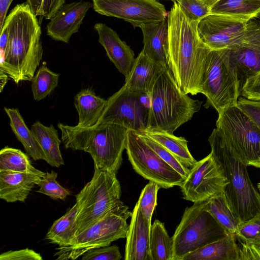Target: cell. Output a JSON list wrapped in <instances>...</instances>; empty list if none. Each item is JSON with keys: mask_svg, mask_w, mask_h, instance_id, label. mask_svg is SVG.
<instances>
[{"mask_svg": "<svg viewBox=\"0 0 260 260\" xmlns=\"http://www.w3.org/2000/svg\"><path fill=\"white\" fill-rule=\"evenodd\" d=\"M140 28L143 37L142 50L155 61L167 67L165 49L168 35L167 21L144 24Z\"/></svg>", "mask_w": 260, "mask_h": 260, "instance_id": "cb8c5ba5", "label": "cell"}, {"mask_svg": "<svg viewBox=\"0 0 260 260\" xmlns=\"http://www.w3.org/2000/svg\"><path fill=\"white\" fill-rule=\"evenodd\" d=\"M216 129L244 164L260 169V129L237 106L218 113Z\"/></svg>", "mask_w": 260, "mask_h": 260, "instance_id": "9c48e42d", "label": "cell"}, {"mask_svg": "<svg viewBox=\"0 0 260 260\" xmlns=\"http://www.w3.org/2000/svg\"><path fill=\"white\" fill-rule=\"evenodd\" d=\"M65 148L89 153L94 167L116 174L122 162L128 129L112 122H101L87 127L58 123Z\"/></svg>", "mask_w": 260, "mask_h": 260, "instance_id": "3957f363", "label": "cell"}, {"mask_svg": "<svg viewBox=\"0 0 260 260\" xmlns=\"http://www.w3.org/2000/svg\"><path fill=\"white\" fill-rule=\"evenodd\" d=\"M45 173L37 169L27 172L0 171V198L8 203L24 202Z\"/></svg>", "mask_w": 260, "mask_h": 260, "instance_id": "ffe728a7", "label": "cell"}, {"mask_svg": "<svg viewBox=\"0 0 260 260\" xmlns=\"http://www.w3.org/2000/svg\"><path fill=\"white\" fill-rule=\"evenodd\" d=\"M10 119L11 128L17 139L22 144L26 152L34 159H45L42 150L33 133L26 126L17 108H4Z\"/></svg>", "mask_w": 260, "mask_h": 260, "instance_id": "4316f807", "label": "cell"}, {"mask_svg": "<svg viewBox=\"0 0 260 260\" xmlns=\"http://www.w3.org/2000/svg\"><path fill=\"white\" fill-rule=\"evenodd\" d=\"M139 94L124 85L107 100L97 122H112L139 132L147 128L149 110L141 103Z\"/></svg>", "mask_w": 260, "mask_h": 260, "instance_id": "5bb4252c", "label": "cell"}, {"mask_svg": "<svg viewBox=\"0 0 260 260\" xmlns=\"http://www.w3.org/2000/svg\"><path fill=\"white\" fill-rule=\"evenodd\" d=\"M94 29L98 34L99 42L104 48L107 56L126 78L135 59L133 50L107 25L97 23L94 25Z\"/></svg>", "mask_w": 260, "mask_h": 260, "instance_id": "d6986e66", "label": "cell"}, {"mask_svg": "<svg viewBox=\"0 0 260 260\" xmlns=\"http://www.w3.org/2000/svg\"><path fill=\"white\" fill-rule=\"evenodd\" d=\"M236 237L239 241L245 244L260 246V215L238 224Z\"/></svg>", "mask_w": 260, "mask_h": 260, "instance_id": "d590c367", "label": "cell"}, {"mask_svg": "<svg viewBox=\"0 0 260 260\" xmlns=\"http://www.w3.org/2000/svg\"><path fill=\"white\" fill-rule=\"evenodd\" d=\"M206 208L227 233L236 235L238 223L229 207L224 193L210 199L206 204Z\"/></svg>", "mask_w": 260, "mask_h": 260, "instance_id": "4dcf8cb0", "label": "cell"}, {"mask_svg": "<svg viewBox=\"0 0 260 260\" xmlns=\"http://www.w3.org/2000/svg\"><path fill=\"white\" fill-rule=\"evenodd\" d=\"M249 21L210 14L198 23L203 42L211 49L229 48L242 37Z\"/></svg>", "mask_w": 260, "mask_h": 260, "instance_id": "9a60e30c", "label": "cell"}, {"mask_svg": "<svg viewBox=\"0 0 260 260\" xmlns=\"http://www.w3.org/2000/svg\"><path fill=\"white\" fill-rule=\"evenodd\" d=\"M208 201L193 203L185 208L172 237V260H181L187 254L228 233L207 210Z\"/></svg>", "mask_w": 260, "mask_h": 260, "instance_id": "ba28073f", "label": "cell"}, {"mask_svg": "<svg viewBox=\"0 0 260 260\" xmlns=\"http://www.w3.org/2000/svg\"><path fill=\"white\" fill-rule=\"evenodd\" d=\"M150 94L147 128L171 134L190 120L203 103L183 93L167 67L159 73Z\"/></svg>", "mask_w": 260, "mask_h": 260, "instance_id": "5b68a950", "label": "cell"}, {"mask_svg": "<svg viewBox=\"0 0 260 260\" xmlns=\"http://www.w3.org/2000/svg\"><path fill=\"white\" fill-rule=\"evenodd\" d=\"M36 168L28 156L21 150L6 146L0 151V171L27 172Z\"/></svg>", "mask_w": 260, "mask_h": 260, "instance_id": "d6a6232c", "label": "cell"}, {"mask_svg": "<svg viewBox=\"0 0 260 260\" xmlns=\"http://www.w3.org/2000/svg\"><path fill=\"white\" fill-rule=\"evenodd\" d=\"M136 133L147 137L162 146L189 171L197 161L190 153L188 141L184 137H177L166 131L149 128Z\"/></svg>", "mask_w": 260, "mask_h": 260, "instance_id": "d4e9b609", "label": "cell"}, {"mask_svg": "<svg viewBox=\"0 0 260 260\" xmlns=\"http://www.w3.org/2000/svg\"><path fill=\"white\" fill-rule=\"evenodd\" d=\"M211 13L250 21L260 14V0H219Z\"/></svg>", "mask_w": 260, "mask_h": 260, "instance_id": "f1b7e54d", "label": "cell"}, {"mask_svg": "<svg viewBox=\"0 0 260 260\" xmlns=\"http://www.w3.org/2000/svg\"><path fill=\"white\" fill-rule=\"evenodd\" d=\"M210 8L219 0H203Z\"/></svg>", "mask_w": 260, "mask_h": 260, "instance_id": "c3c4849f", "label": "cell"}, {"mask_svg": "<svg viewBox=\"0 0 260 260\" xmlns=\"http://www.w3.org/2000/svg\"><path fill=\"white\" fill-rule=\"evenodd\" d=\"M191 19L199 22L211 14V8L202 0H174Z\"/></svg>", "mask_w": 260, "mask_h": 260, "instance_id": "74e56055", "label": "cell"}, {"mask_svg": "<svg viewBox=\"0 0 260 260\" xmlns=\"http://www.w3.org/2000/svg\"><path fill=\"white\" fill-rule=\"evenodd\" d=\"M42 256L27 248L18 250H10L0 255V260H42Z\"/></svg>", "mask_w": 260, "mask_h": 260, "instance_id": "7bdbcfd3", "label": "cell"}, {"mask_svg": "<svg viewBox=\"0 0 260 260\" xmlns=\"http://www.w3.org/2000/svg\"><path fill=\"white\" fill-rule=\"evenodd\" d=\"M31 131L37 139L44 153L45 159L53 167H59L64 164L59 146L61 140L57 131L51 124L47 126L37 121L31 126Z\"/></svg>", "mask_w": 260, "mask_h": 260, "instance_id": "484cf974", "label": "cell"}, {"mask_svg": "<svg viewBox=\"0 0 260 260\" xmlns=\"http://www.w3.org/2000/svg\"><path fill=\"white\" fill-rule=\"evenodd\" d=\"M82 256V260H120L122 258L117 245L91 249Z\"/></svg>", "mask_w": 260, "mask_h": 260, "instance_id": "ab89813d", "label": "cell"}, {"mask_svg": "<svg viewBox=\"0 0 260 260\" xmlns=\"http://www.w3.org/2000/svg\"><path fill=\"white\" fill-rule=\"evenodd\" d=\"M257 187L259 192H260V182L257 184Z\"/></svg>", "mask_w": 260, "mask_h": 260, "instance_id": "681fc988", "label": "cell"}, {"mask_svg": "<svg viewBox=\"0 0 260 260\" xmlns=\"http://www.w3.org/2000/svg\"><path fill=\"white\" fill-rule=\"evenodd\" d=\"M167 67L155 61L142 50L135 58L125 85L132 92L150 93L161 71Z\"/></svg>", "mask_w": 260, "mask_h": 260, "instance_id": "44dd1931", "label": "cell"}, {"mask_svg": "<svg viewBox=\"0 0 260 260\" xmlns=\"http://www.w3.org/2000/svg\"><path fill=\"white\" fill-rule=\"evenodd\" d=\"M92 7V3L82 1L63 5L47 24V35L55 41L68 43Z\"/></svg>", "mask_w": 260, "mask_h": 260, "instance_id": "e0dca14e", "label": "cell"}, {"mask_svg": "<svg viewBox=\"0 0 260 260\" xmlns=\"http://www.w3.org/2000/svg\"><path fill=\"white\" fill-rule=\"evenodd\" d=\"M160 188L157 184L149 181L141 191L137 202L142 213L151 224L152 216L157 206V192Z\"/></svg>", "mask_w": 260, "mask_h": 260, "instance_id": "e575fe53", "label": "cell"}, {"mask_svg": "<svg viewBox=\"0 0 260 260\" xmlns=\"http://www.w3.org/2000/svg\"><path fill=\"white\" fill-rule=\"evenodd\" d=\"M239 242L241 244L240 260H260V246Z\"/></svg>", "mask_w": 260, "mask_h": 260, "instance_id": "ee69618b", "label": "cell"}, {"mask_svg": "<svg viewBox=\"0 0 260 260\" xmlns=\"http://www.w3.org/2000/svg\"><path fill=\"white\" fill-rule=\"evenodd\" d=\"M151 224L137 202L132 212L126 235L124 259L150 260L149 237Z\"/></svg>", "mask_w": 260, "mask_h": 260, "instance_id": "ac0fdd59", "label": "cell"}, {"mask_svg": "<svg viewBox=\"0 0 260 260\" xmlns=\"http://www.w3.org/2000/svg\"><path fill=\"white\" fill-rule=\"evenodd\" d=\"M173 243L165 224L155 219L150 228V260H172Z\"/></svg>", "mask_w": 260, "mask_h": 260, "instance_id": "f546056e", "label": "cell"}, {"mask_svg": "<svg viewBox=\"0 0 260 260\" xmlns=\"http://www.w3.org/2000/svg\"><path fill=\"white\" fill-rule=\"evenodd\" d=\"M107 100L96 95L90 88H84L74 97V105L79 116L77 126L91 127L95 125L104 108Z\"/></svg>", "mask_w": 260, "mask_h": 260, "instance_id": "603a6c76", "label": "cell"}, {"mask_svg": "<svg viewBox=\"0 0 260 260\" xmlns=\"http://www.w3.org/2000/svg\"><path fill=\"white\" fill-rule=\"evenodd\" d=\"M138 134L165 161L178 172L185 179L187 178L190 171L185 168L172 153L149 138Z\"/></svg>", "mask_w": 260, "mask_h": 260, "instance_id": "8d00e7d4", "label": "cell"}, {"mask_svg": "<svg viewBox=\"0 0 260 260\" xmlns=\"http://www.w3.org/2000/svg\"><path fill=\"white\" fill-rule=\"evenodd\" d=\"M139 100L142 105L149 111L151 105V96L150 93H140Z\"/></svg>", "mask_w": 260, "mask_h": 260, "instance_id": "bcb514c9", "label": "cell"}, {"mask_svg": "<svg viewBox=\"0 0 260 260\" xmlns=\"http://www.w3.org/2000/svg\"><path fill=\"white\" fill-rule=\"evenodd\" d=\"M57 177V173L54 171L46 172L37 183L39 186L37 192L54 200L65 199L70 195V192L58 183Z\"/></svg>", "mask_w": 260, "mask_h": 260, "instance_id": "836d02e7", "label": "cell"}, {"mask_svg": "<svg viewBox=\"0 0 260 260\" xmlns=\"http://www.w3.org/2000/svg\"><path fill=\"white\" fill-rule=\"evenodd\" d=\"M77 210L76 203L65 214L53 222L46 234V239L59 247L71 245L76 237Z\"/></svg>", "mask_w": 260, "mask_h": 260, "instance_id": "83f0119b", "label": "cell"}, {"mask_svg": "<svg viewBox=\"0 0 260 260\" xmlns=\"http://www.w3.org/2000/svg\"><path fill=\"white\" fill-rule=\"evenodd\" d=\"M202 93L206 97V108L219 113L236 105L241 95L237 71L230 58L229 48L211 49L207 56Z\"/></svg>", "mask_w": 260, "mask_h": 260, "instance_id": "52a82bcc", "label": "cell"}, {"mask_svg": "<svg viewBox=\"0 0 260 260\" xmlns=\"http://www.w3.org/2000/svg\"><path fill=\"white\" fill-rule=\"evenodd\" d=\"M3 25L7 28L8 38L0 72L7 74L16 84L31 81L43 54L37 16L26 1L10 11Z\"/></svg>", "mask_w": 260, "mask_h": 260, "instance_id": "7a4b0ae2", "label": "cell"}, {"mask_svg": "<svg viewBox=\"0 0 260 260\" xmlns=\"http://www.w3.org/2000/svg\"><path fill=\"white\" fill-rule=\"evenodd\" d=\"M13 0H0V31L5 22L8 10Z\"/></svg>", "mask_w": 260, "mask_h": 260, "instance_id": "f6af8a7d", "label": "cell"}, {"mask_svg": "<svg viewBox=\"0 0 260 260\" xmlns=\"http://www.w3.org/2000/svg\"><path fill=\"white\" fill-rule=\"evenodd\" d=\"M181 260H240V246L235 234L222 238L184 256Z\"/></svg>", "mask_w": 260, "mask_h": 260, "instance_id": "7402d4cb", "label": "cell"}, {"mask_svg": "<svg viewBox=\"0 0 260 260\" xmlns=\"http://www.w3.org/2000/svg\"><path fill=\"white\" fill-rule=\"evenodd\" d=\"M236 106L260 129V101L249 100L241 96L238 98Z\"/></svg>", "mask_w": 260, "mask_h": 260, "instance_id": "60d3db41", "label": "cell"}, {"mask_svg": "<svg viewBox=\"0 0 260 260\" xmlns=\"http://www.w3.org/2000/svg\"><path fill=\"white\" fill-rule=\"evenodd\" d=\"M167 16V67L184 94L202 93L207 56L211 49L199 34V22L189 18L174 0Z\"/></svg>", "mask_w": 260, "mask_h": 260, "instance_id": "6da1fadb", "label": "cell"}, {"mask_svg": "<svg viewBox=\"0 0 260 260\" xmlns=\"http://www.w3.org/2000/svg\"><path fill=\"white\" fill-rule=\"evenodd\" d=\"M228 181L211 153L197 161L180 186L184 199L204 202L224 193Z\"/></svg>", "mask_w": 260, "mask_h": 260, "instance_id": "7c38bea8", "label": "cell"}, {"mask_svg": "<svg viewBox=\"0 0 260 260\" xmlns=\"http://www.w3.org/2000/svg\"><path fill=\"white\" fill-rule=\"evenodd\" d=\"M241 95L249 100L260 101V72L246 80Z\"/></svg>", "mask_w": 260, "mask_h": 260, "instance_id": "b9f144b4", "label": "cell"}, {"mask_svg": "<svg viewBox=\"0 0 260 260\" xmlns=\"http://www.w3.org/2000/svg\"><path fill=\"white\" fill-rule=\"evenodd\" d=\"M229 49L241 91L246 80L260 72V26L249 21L244 35Z\"/></svg>", "mask_w": 260, "mask_h": 260, "instance_id": "2e32d148", "label": "cell"}, {"mask_svg": "<svg viewBox=\"0 0 260 260\" xmlns=\"http://www.w3.org/2000/svg\"><path fill=\"white\" fill-rule=\"evenodd\" d=\"M27 2L36 16H41L50 20L64 4L66 0H27Z\"/></svg>", "mask_w": 260, "mask_h": 260, "instance_id": "f35d334b", "label": "cell"}, {"mask_svg": "<svg viewBox=\"0 0 260 260\" xmlns=\"http://www.w3.org/2000/svg\"><path fill=\"white\" fill-rule=\"evenodd\" d=\"M116 175L94 167L91 180L76 195V236L125 205L120 200L121 186Z\"/></svg>", "mask_w": 260, "mask_h": 260, "instance_id": "8992f818", "label": "cell"}, {"mask_svg": "<svg viewBox=\"0 0 260 260\" xmlns=\"http://www.w3.org/2000/svg\"><path fill=\"white\" fill-rule=\"evenodd\" d=\"M134 170L160 188L180 186L185 179L165 161L135 131L128 129L125 146Z\"/></svg>", "mask_w": 260, "mask_h": 260, "instance_id": "8fae6325", "label": "cell"}, {"mask_svg": "<svg viewBox=\"0 0 260 260\" xmlns=\"http://www.w3.org/2000/svg\"><path fill=\"white\" fill-rule=\"evenodd\" d=\"M59 74L42 65L31 80V90L34 99L40 101L49 95L57 86Z\"/></svg>", "mask_w": 260, "mask_h": 260, "instance_id": "1f68e13d", "label": "cell"}, {"mask_svg": "<svg viewBox=\"0 0 260 260\" xmlns=\"http://www.w3.org/2000/svg\"><path fill=\"white\" fill-rule=\"evenodd\" d=\"M9 76L5 73L0 72V91L2 92L3 89L8 81Z\"/></svg>", "mask_w": 260, "mask_h": 260, "instance_id": "7dc6e473", "label": "cell"}, {"mask_svg": "<svg viewBox=\"0 0 260 260\" xmlns=\"http://www.w3.org/2000/svg\"><path fill=\"white\" fill-rule=\"evenodd\" d=\"M131 214L125 205L109 213L76 236L71 245L58 247L54 255L57 259H75L91 249L109 246L113 241L126 238V220Z\"/></svg>", "mask_w": 260, "mask_h": 260, "instance_id": "30bf717a", "label": "cell"}, {"mask_svg": "<svg viewBox=\"0 0 260 260\" xmlns=\"http://www.w3.org/2000/svg\"><path fill=\"white\" fill-rule=\"evenodd\" d=\"M208 141L210 153L228 181L224 193L238 224L259 215L260 192L250 180L247 166L237 157L216 128Z\"/></svg>", "mask_w": 260, "mask_h": 260, "instance_id": "277c9868", "label": "cell"}, {"mask_svg": "<svg viewBox=\"0 0 260 260\" xmlns=\"http://www.w3.org/2000/svg\"><path fill=\"white\" fill-rule=\"evenodd\" d=\"M203 1V0H202Z\"/></svg>", "mask_w": 260, "mask_h": 260, "instance_id": "816d5d0a", "label": "cell"}, {"mask_svg": "<svg viewBox=\"0 0 260 260\" xmlns=\"http://www.w3.org/2000/svg\"><path fill=\"white\" fill-rule=\"evenodd\" d=\"M171 1H173V0H171Z\"/></svg>", "mask_w": 260, "mask_h": 260, "instance_id": "f907efd6", "label": "cell"}, {"mask_svg": "<svg viewBox=\"0 0 260 260\" xmlns=\"http://www.w3.org/2000/svg\"><path fill=\"white\" fill-rule=\"evenodd\" d=\"M92 4L98 13L122 19L134 28L164 21L168 16L156 0H92Z\"/></svg>", "mask_w": 260, "mask_h": 260, "instance_id": "4fadbf2b", "label": "cell"}]
</instances>
